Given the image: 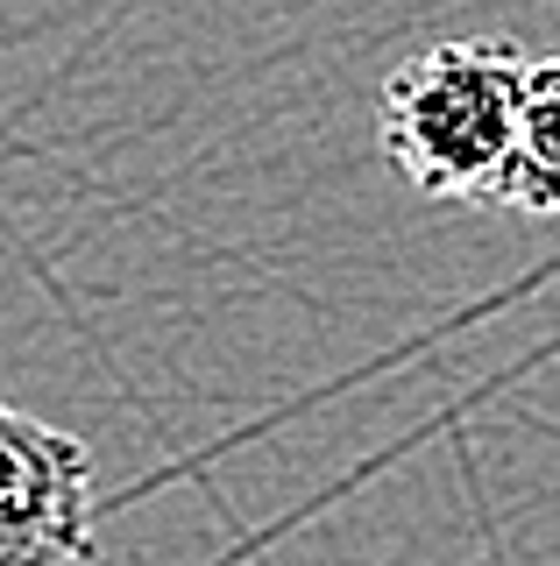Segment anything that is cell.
Returning a JSON list of instances; mask_svg holds the SVG:
<instances>
[{
	"label": "cell",
	"mask_w": 560,
	"mask_h": 566,
	"mask_svg": "<svg viewBox=\"0 0 560 566\" xmlns=\"http://www.w3.org/2000/svg\"><path fill=\"white\" fill-rule=\"evenodd\" d=\"M532 57L497 35H462L405 57L376 99V149L418 199H504L525 135Z\"/></svg>",
	"instance_id": "obj_1"
},
{
	"label": "cell",
	"mask_w": 560,
	"mask_h": 566,
	"mask_svg": "<svg viewBox=\"0 0 560 566\" xmlns=\"http://www.w3.org/2000/svg\"><path fill=\"white\" fill-rule=\"evenodd\" d=\"M504 206L532 212V220H560V50L532 57V85H525V135Z\"/></svg>",
	"instance_id": "obj_3"
},
{
	"label": "cell",
	"mask_w": 560,
	"mask_h": 566,
	"mask_svg": "<svg viewBox=\"0 0 560 566\" xmlns=\"http://www.w3.org/2000/svg\"><path fill=\"white\" fill-rule=\"evenodd\" d=\"M100 559V453L0 403V566Z\"/></svg>",
	"instance_id": "obj_2"
}]
</instances>
